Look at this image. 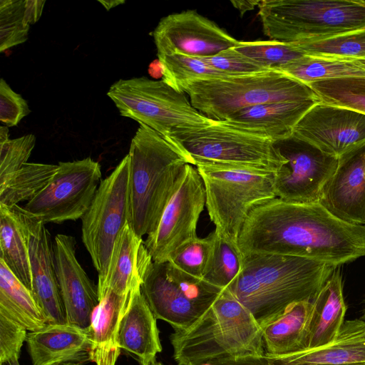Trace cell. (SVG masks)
Masks as SVG:
<instances>
[{"instance_id":"1","label":"cell","mask_w":365,"mask_h":365,"mask_svg":"<svg viewBox=\"0 0 365 365\" xmlns=\"http://www.w3.org/2000/svg\"><path fill=\"white\" fill-rule=\"evenodd\" d=\"M237 247L242 256L289 255L339 267L365 256V230L336 218L319 202L274 197L251 210Z\"/></svg>"},{"instance_id":"2","label":"cell","mask_w":365,"mask_h":365,"mask_svg":"<svg viewBox=\"0 0 365 365\" xmlns=\"http://www.w3.org/2000/svg\"><path fill=\"white\" fill-rule=\"evenodd\" d=\"M336 267L303 257L243 256L240 274L227 288L262 327L299 302H312Z\"/></svg>"},{"instance_id":"3","label":"cell","mask_w":365,"mask_h":365,"mask_svg":"<svg viewBox=\"0 0 365 365\" xmlns=\"http://www.w3.org/2000/svg\"><path fill=\"white\" fill-rule=\"evenodd\" d=\"M170 341L178 365L265 354L261 327L227 288L192 325L174 330Z\"/></svg>"},{"instance_id":"4","label":"cell","mask_w":365,"mask_h":365,"mask_svg":"<svg viewBox=\"0 0 365 365\" xmlns=\"http://www.w3.org/2000/svg\"><path fill=\"white\" fill-rule=\"evenodd\" d=\"M129 158V224L140 237L156 228L190 162L170 140L139 123Z\"/></svg>"},{"instance_id":"5","label":"cell","mask_w":365,"mask_h":365,"mask_svg":"<svg viewBox=\"0 0 365 365\" xmlns=\"http://www.w3.org/2000/svg\"><path fill=\"white\" fill-rule=\"evenodd\" d=\"M183 92L200 113L220 121L263 103L318 98L309 86L276 71L198 79Z\"/></svg>"},{"instance_id":"6","label":"cell","mask_w":365,"mask_h":365,"mask_svg":"<svg viewBox=\"0 0 365 365\" xmlns=\"http://www.w3.org/2000/svg\"><path fill=\"white\" fill-rule=\"evenodd\" d=\"M257 7L271 40H315L365 29V0H261Z\"/></svg>"},{"instance_id":"7","label":"cell","mask_w":365,"mask_h":365,"mask_svg":"<svg viewBox=\"0 0 365 365\" xmlns=\"http://www.w3.org/2000/svg\"><path fill=\"white\" fill-rule=\"evenodd\" d=\"M195 167L204 182L205 207L215 230L237 244L251 210L276 197L277 171L235 165L201 164Z\"/></svg>"},{"instance_id":"8","label":"cell","mask_w":365,"mask_h":365,"mask_svg":"<svg viewBox=\"0 0 365 365\" xmlns=\"http://www.w3.org/2000/svg\"><path fill=\"white\" fill-rule=\"evenodd\" d=\"M120 115L144 124L168 139L177 131L216 122L200 113L185 93L163 80L146 77L120 79L107 92Z\"/></svg>"},{"instance_id":"9","label":"cell","mask_w":365,"mask_h":365,"mask_svg":"<svg viewBox=\"0 0 365 365\" xmlns=\"http://www.w3.org/2000/svg\"><path fill=\"white\" fill-rule=\"evenodd\" d=\"M168 140L194 166L235 165L277 171L286 163L272 140L220 120L200 128L177 131Z\"/></svg>"},{"instance_id":"10","label":"cell","mask_w":365,"mask_h":365,"mask_svg":"<svg viewBox=\"0 0 365 365\" xmlns=\"http://www.w3.org/2000/svg\"><path fill=\"white\" fill-rule=\"evenodd\" d=\"M129 172L127 155L101 180L91 204L81 218L82 241L98 273V281L106 274L118 235L129 222Z\"/></svg>"},{"instance_id":"11","label":"cell","mask_w":365,"mask_h":365,"mask_svg":"<svg viewBox=\"0 0 365 365\" xmlns=\"http://www.w3.org/2000/svg\"><path fill=\"white\" fill-rule=\"evenodd\" d=\"M101 180L99 163L89 157L60 162L47 185L22 207L44 224L76 220L89 207Z\"/></svg>"},{"instance_id":"12","label":"cell","mask_w":365,"mask_h":365,"mask_svg":"<svg viewBox=\"0 0 365 365\" xmlns=\"http://www.w3.org/2000/svg\"><path fill=\"white\" fill-rule=\"evenodd\" d=\"M205 202L202 179L195 166L187 164L156 228L145 240L153 262H168L180 246L197 237V222Z\"/></svg>"},{"instance_id":"13","label":"cell","mask_w":365,"mask_h":365,"mask_svg":"<svg viewBox=\"0 0 365 365\" xmlns=\"http://www.w3.org/2000/svg\"><path fill=\"white\" fill-rule=\"evenodd\" d=\"M286 163L276 172L275 197L294 203H318L338 158L294 135L276 143Z\"/></svg>"},{"instance_id":"14","label":"cell","mask_w":365,"mask_h":365,"mask_svg":"<svg viewBox=\"0 0 365 365\" xmlns=\"http://www.w3.org/2000/svg\"><path fill=\"white\" fill-rule=\"evenodd\" d=\"M153 36L158 56L180 53L207 58L239 43L214 21L193 10L163 17Z\"/></svg>"},{"instance_id":"15","label":"cell","mask_w":365,"mask_h":365,"mask_svg":"<svg viewBox=\"0 0 365 365\" xmlns=\"http://www.w3.org/2000/svg\"><path fill=\"white\" fill-rule=\"evenodd\" d=\"M19 217L26 240L32 279L31 292L47 324H66V316L58 287L53 241L43 222L13 207Z\"/></svg>"},{"instance_id":"16","label":"cell","mask_w":365,"mask_h":365,"mask_svg":"<svg viewBox=\"0 0 365 365\" xmlns=\"http://www.w3.org/2000/svg\"><path fill=\"white\" fill-rule=\"evenodd\" d=\"M293 135L338 158L365 142V114L319 101L301 118Z\"/></svg>"},{"instance_id":"17","label":"cell","mask_w":365,"mask_h":365,"mask_svg":"<svg viewBox=\"0 0 365 365\" xmlns=\"http://www.w3.org/2000/svg\"><path fill=\"white\" fill-rule=\"evenodd\" d=\"M76 245V239L71 235H56L55 266L67 323L86 329L90 327L93 311L99 303V294L98 286L77 259Z\"/></svg>"},{"instance_id":"18","label":"cell","mask_w":365,"mask_h":365,"mask_svg":"<svg viewBox=\"0 0 365 365\" xmlns=\"http://www.w3.org/2000/svg\"><path fill=\"white\" fill-rule=\"evenodd\" d=\"M319 203L344 222L365 224V142L338 157L336 170L323 187Z\"/></svg>"},{"instance_id":"19","label":"cell","mask_w":365,"mask_h":365,"mask_svg":"<svg viewBox=\"0 0 365 365\" xmlns=\"http://www.w3.org/2000/svg\"><path fill=\"white\" fill-rule=\"evenodd\" d=\"M152 262L143 237L127 223L115 241L106 274L98 282V294L110 290L126 295L140 289Z\"/></svg>"},{"instance_id":"20","label":"cell","mask_w":365,"mask_h":365,"mask_svg":"<svg viewBox=\"0 0 365 365\" xmlns=\"http://www.w3.org/2000/svg\"><path fill=\"white\" fill-rule=\"evenodd\" d=\"M32 365H60L89 361V328L68 323L47 324L26 339Z\"/></svg>"},{"instance_id":"21","label":"cell","mask_w":365,"mask_h":365,"mask_svg":"<svg viewBox=\"0 0 365 365\" xmlns=\"http://www.w3.org/2000/svg\"><path fill=\"white\" fill-rule=\"evenodd\" d=\"M319 101L317 98L263 103L243 109L221 121L276 143L290 138L301 118Z\"/></svg>"},{"instance_id":"22","label":"cell","mask_w":365,"mask_h":365,"mask_svg":"<svg viewBox=\"0 0 365 365\" xmlns=\"http://www.w3.org/2000/svg\"><path fill=\"white\" fill-rule=\"evenodd\" d=\"M140 291L156 319L166 322L174 330L187 329L205 312L168 277L165 262H152Z\"/></svg>"},{"instance_id":"23","label":"cell","mask_w":365,"mask_h":365,"mask_svg":"<svg viewBox=\"0 0 365 365\" xmlns=\"http://www.w3.org/2000/svg\"><path fill=\"white\" fill-rule=\"evenodd\" d=\"M138 289L126 295H119L110 290L99 294V303L88 327L89 361L96 365H115L121 352L117 341L120 323Z\"/></svg>"},{"instance_id":"24","label":"cell","mask_w":365,"mask_h":365,"mask_svg":"<svg viewBox=\"0 0 365 365\" xmlns=\"http://www.w3.org/2000/svg\"><path fill=\"white\" fill-rule=\"evenodd\" d=\"M117 341L120 350L140 365H150L162 351L157 319L140 289L135 293L120 321Z\"/></svg>"},{"instance_id":"25","label":"cell","mask_w":365,"mask_h":365,"mask_svg":"<svg viewBox=\"0 0 365 365\" xmlns=\"http://www.w3.org/2000/svg\"><path fill=\"white\" fill-rule=\"evenodd\" d=\"M274 358L292 365L365 364V321H346L332 341L319 347Z\"/></svg>"},{"instance_id":"26","label":"cell","mask_w":365,"mask_h":365,"mask_svg":"<svg viewBox=\"0 0 365 365\" xmlns=\"http://www.w3.org/2000/svg\"><path fill=\"white\" fill-rule=\"evenodd\" d=\"M346 311L341 266H339L312 301L308 349L332 341L344 323Z\"/></svg>"},{"instance_id":"27","label":"cell","mask_w":365,"mask_h":365,"mask_svg":"<svg viewBox=\"0 0 365 365\" xmlns=\"http://www.w3.org/2000/svg\"><path fill=\"white\" fill-rule=\"evenodd\" d=\"M311 311L312 302H297L262 326L264 354L282 356L307 349Z\"/></svg>"},{"instance_id":"28","label":"cell","mask_w":365,"mask_h":365,"mask_svg":"<svg viewBox=\"0 0 365 365\" xmlns=\"http://www.w3.org/2000/svg\"><path fill=\"white\" fill-rule=\"evenodd\" d=\"M0 314L29 331L43 328L47 322L31 291L0 259Z\"/></svg>"},{"instance_id":"29","label":"cell","mask_w":365,"mask_h":365,"mask_svg":"<svg viewBox=\"0 0 365 365\" xmlns=\"http://www.w3.org/2000/svg\"><path fill=\"white\" fill-rule=\"evenodd\" d=\"M0 259L31 290L28 246L19 217L13 207L0 205Z\"/></svg>"},{"instance_id":"30","label":"cell","mask_w":365,"mask_h":365,"mask_svg":"<svg viewBox=\"0 0 365 365\" xmlns=\"http://www.w3.org/2000/svg\"><path fill=\"white\" fill-rule=\"evenodd\" d=\"M58 165L27 163L0 183V205L11 207L30 201L49 182Z\"/></svg>"},{"instance_id":"31","label":"cell","mask_w":365,"mask_h":365,"mask_svg":"<svg viewBox=\"0 0 365 365\" xmlns=\"http://www.w3.org/2000/svg\"><path fill=\"white\" fill-rule=\"evenodd\" d=\"M279 72L306 85L311 83L352 76H365V71L353 60L306 55Z\"/></svg>"},{"instance_id":"32","label":"cell","mask_w":365,"mask_h":365,"mask_svg":"<svg viewBox=\"0 0 365 365\" xmlns=\"http://www.w3.org/2000/svg\"><path fill=\"white\" fill-rule=\"evenodd\" d=\"M163 81L178 92L195 80L229 76L212 67L204 58L180 53L158 56Z\"/></svg>"},{"instance_id":"33","label":"cell","mask_w":365,"mask_h":365,"mask_svg":"<svg viewBox=\"0 0 365 365\" xmlns=\"http://www.w3.org/2000/svg\"><path fill=\"white\" fill-rule=\"evenodd\" d=\"M308 86L320 101L365 114V76L325 80Z\"/></svg>"},{"instance_id":"34","label":"cell","mask_w":365,"mask_h":365,"mask_svg":"<svg viewBox=\"0 0 365 365\" xmlns=\"http://www.w3.org/2000/svg\"><path fill=\"white\" fill-rule=\"evenodd\" d=\"M294 43L307 56L346 60L365 58V29Z\"/></svg>"},{"instance_id":"35","label":"cell","mask_w":365,"mask_h":365,"mask_svg":"<svg viewBox=\"0 0 365 365\" xmlns=\"http://www.w3.org/2000/svg\"><path fill=\"white\" fill-rule=\"evenodd\" d=\"M212 259L203 279L222 289L227 288L240 274L243 256L237 244L224 237L215 230Z\"/></svg>"},{"instance_id":"36","label":"cell","mask_w":365,"mask_h":365,"mask_svg":"<svg viewBox=\"0 0 365 365\" xmlns=\"http://www.w3.org/2000/svg\"><path fill=\"white\" fill-rule=\"evenodd\" d=\"M235 48L268 71H279L306 54L294 42L275 40L241 41Z\"/></svg>"},{"instance_id":"37","label":"cell","mask_w":365,"mask_h":365,"mask_svg":"<svg viewBox=\"0 0 365 365\" xmlns=\"http://www.w3.org/2000/svg\"><path fill=\"white\" fill-rule=\"evenodd\" d=\"M213 244L212 231L205 238L197 237L180 246L167 262L186 274L202 279L210 264Z\"/></svg>"},{"instance_id":"38","label":"cell","mask_w":365,"mask_h":365,"mask_svg":"<svg viewBox=\"0 0 365 365\" xmlns=\"http://www.w3.org/2000/svg\"><path fill=\"white\" fill-rule=\"evenodd\" d=\"M25 0L0 1V51L24 43L30 25L24 18Z\"/></svg>"},{"instance_id":"39","label":"cell","mask_w":365,"mask_h":365,"mask_svg":"<svg viewBox=\"0 0 365 365\" xmlns=\"http://www.w3.org/2000/svg\"><path fill=\"white\" fill-rule=\"evenodd\" d=\"M165 269L168 277L181 292L204 312L212 306L225 289L214 286L203 279L186 274L169 262H165Z\"/></svg>"},{"instance_id":"40","label":"cell","mask_w":365,"mask_h":365,"mask_svg":"<svg viewBox=\"0 0 365 365\" xmlns=\"http://www.w3.org/2000/svg\"><path fill=\"white\" fill-rule=\"evenodd\" d=\"M35 143L33 134L0 143V183L27 163Z\"/></svg>"},{"instance_id":"41","label":"cell","mask_w":365,"mask_h":365,"mask_svg":"<svg viewBox=\"0 0 365 365\" xmlns=\"http://www.w3.org/2000/svg\"><path fill=\"white\" fill-rule=\"evenodd\" d=\"M205 60L216 70L228 76H240L267 71L257 63L231 47Z\"/></svg>"},{"instance_id":"42","label":"cell","mask_w":365,"mask_h":365,"mask_svg":"<svg viewBox=\"0 0 365 365\" xmlns=\"http://www.w3.org/2000/svg\"><path fill=\"white\" fill-rule=\"evenodd\" d=\"M27 330L0 314V365L19 361Z\"/></svg>"},{"instance_id":"43","label":"cell","mask_w":365,"mask_h":365,"mask_svg":"<svg viewBox=\"0 0 365 365\" xmlns=\"http://www.w3.org/2000/svg\"><path fill=\"white\" fill-rule=\"evenodd\" d=\"M31 113L27 101L14 92L1 78L0 81V120L7 127L17 125Z\"/></svg>"},{"instance_id":"44","label":"cell","mask_w":365,"mask_h":365,"mask_svg":"<svg viewBox=\"0 0 365 365\" xmlns=\"http://www.w3.org/2000/svg\"><path fill=\"white\" fill-rule=\"evenodd\" d=\"M210 365H292L266 354L259 356L227 357L209 362ZM365 365V364H351Z\"/></svg>"},{"instance_id":"45","label":"cell","mask_w":365,"mask_h":365,"mask_svg":"<svg viewBox=\"0 0 365 365\" xmlns=\"http://www.w3.org/2000/svg\"><path fill=\"white\" fill-rule=\"evenodd\" d=\"M46 1L25 0L24 18L29 25L41 17Z\"/></svg>"},{"instance_id":"46","label":"cell","mask_w":365,"mask_h":365,"mask_svg":"<svg viewBox=\"0 0 365 365\" xmlns=\"http://www.w3.org/2000/svg\"><path fill=\"white\" fill-rule=\"evenodd\" d=\"M231 3L235 8L240 11L241 15H243L245 12L254 9L255 6H258L259 1H232Z\"/></svg>"},{"instance_id":"47","label":"cell","mask_w":365,"mask_h":365,"mask_svg":"<svg viewBox=\"0 0 365 365\" xmlns=\"http://www.w3.org/2000/svg\"><path fill=\"white\" fill-rule=\"evenodd\" d=\"M98 1L100 4H101L105 7V9L107 11H109L112 8H114V7H115L117 6L123 4H124L125 2L123 0H109V1H104V0L101 1V0H98Z\"/></svg>"},{"instance_id":"48","label":"cell","mask_w":365,"mask_h":365,"mask_svg":"<svg viewBox=\"0 0 365 365\" xmlns=\"http://www.w3.org/2000/svg\"><path fill=\"white\" fill-rule=\"evenodd\" d=\"M9 128L7 126L0 127V143L9 140Z\"/></svg>"},{"instance_id":"49","label":"cell","mask_w":365,"mask_h":365,"mask_svg":"<svg viewBox=\"0 0 365 365\" xmlns=\"http://www.w3.org/2000/svg\"><path fill=\"white\" fill-rule=\"evenodd\" d=\"M359 67L365 71V58L353 60Z\"/></svg>"},{"instance_id":"50","label":"cell","mask_w":365,"mask_h":365,"mask_svg":"<svg viewBox=\"0 0 365 365\" xmlns=\"http://www.w3.org/2000/svg\"><path fill=\"white\" fill-rule=\"evenodd\" d=\"M5 365H20V364L19 363V361H14L9 362Z\"/></svg>"},{"instance_id":"51","label":"cell","mask_w":365,"mask_h":365,"mask_svg":"<svg viewBox=\"0 0 365 365\" xmlns=\"http://www.w3.org/2000/svg\"><path fill=\"white\" fill-rule=\"evenodd\" d=\"M60 365H80L78 363H65Z\"/></svg>"},{"instance_id":"52","label":"cell","mask_w":365,"mask_h":365,"mask_svg":"<svg viewBox=\"0 0 365 365\" xmlns=\"http://www.w3.org/2000/svg\"><path fill=\"white\" fill-rule=\"evenodd\" d=\"M157 360H155V361H153L152 364H150V365H157Z\"/></svg>"},{"instance_id":"53","label":"cell","mask_w":365,"mask_h":365,"mask_svg":"<svg viewBox=\"0 0 365 365\" xmlns=\"http://www.w3.org/2000/svg\"><path fill=\"white\" fill-rule=\"evenodd\" d=\"M157 365H164V364L160 361H158Z\"/></svg>"},{"instance_id":"54","label":"cell","mask_w":365,"mask_h":365,"mask_svg":"<svg viewBox=\"0 0 365 365\" xmlns=\"http://www.w3.org/2000/svg\"><path fill=\"white\" fill-rule=\"evenodd\" d=\"M363 319L365 321V309H364V312Z\"/></svg>"},{"instance_id":"55","label":"cell","mask_w":365,"mask_h":365,"mask_svg":"<svg viewBox=\"0 0 365 365\" xmlns=\"http://www.w3.org/2000/svg\"><path fill=\"white\" fill-rule=\"evenodd\" d=\"M363 228L365 230V224L362 225Z\"/></svg>"},{"instance_id":"56","label":"cell","mask_w":365,"mask_h":365,"mask_svg":"<svg viewBox=\"0 0 365 365\" xmlns=\"http://www.w3.org/2000/svg\"><path fill=\"white\" fill-rule=\"evenodd\" d=\"M5 365V364H4Z\"/></svg>"}]
</instances>
